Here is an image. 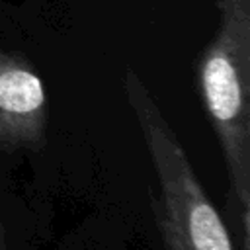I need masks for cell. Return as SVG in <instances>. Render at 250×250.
<instances>
[{
  "mask_svg": "<svg viewBox=\"0 0 250 250\" xmlns=\"http://www.w3.org/2000/svg\"><path fill=\"white\" fill-rule=\"evenodd\" d=\"M123 92L158 178L154 217L166 250H236L229 227L199 184L188 154L145 80L123 72Z\"/></svg>",
  "mask_w": 250,
  "mask_h": 250,
  "instance_id": "obj_1",
  "label": "cell"
},
{
  "mask_svg": "<svg viewBox=\"0 0 250 250\" xmlns=\"http://www.w3.org/2000/svg\"><path fill=\"white\" fill-rule=\"evenodd\" d=\"M219 27L197 61V86L219 139L230 201L250 211V0H219Z\"/></svg>",
  "mask_w": 250,
  "mask_h": 250,
  "instance_id": "obj_2",
  "label": "cell"
},
{
  "mask_svg": "<svg viewBox=\"0 0 250 250\" xmlns=\"http://www.w3.org/2000/svg\"><path fill=\"white\" fill-rule=\"evenodd\" d=\"M49 105L35 68L0 47V150H41L47 141Z\"/></svg>",
  "mask_w": 250,
  "mask_h": 250,
  "instance_id": "obj_3",
  "label": "cell"
},
{
  "mask_svg": "<svg viewBox=\"0 0 250 250\" xmlns=\"http://www.w3.org/2000/svg\"><path fill=\"white\" fill-rule=\"evenodd\" d=\"M0 250H4V227L0 223Z\"/></svg>",
  "mask_w": 250,
  "mask_h": 250,
  "instance_id": "obj_4",
  "label": "cell"
}]
</instances>
